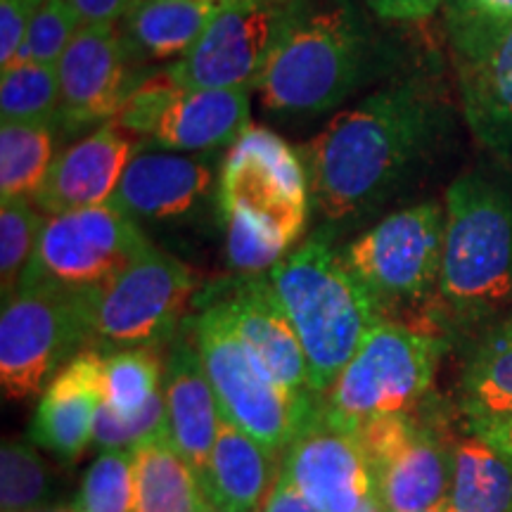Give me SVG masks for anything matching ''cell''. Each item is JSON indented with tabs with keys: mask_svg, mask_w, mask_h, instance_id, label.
Returning <instances> with one entry per match:
<instances>
[{
	"mask_svg": "<svg viewBox=\"0 0 512 512\" xmlns=\"http://www.w3.org/2000/svg\"><path fill=\"white\" fill-rule=\"evenodd\" d=\"M83 24H119L138 0H69Z\"/></svg>",
	"mask_w": 512,
	"mask_h": 512,
	"instance_id": "38",
	"label": "cell"
},
{
	"mask_svg": "<svg viewBox=\"0 0 512 512\" xmlns=\"http://www.w3.org/2000/svg\"><path fill=\"white\" fill-rule=\"evenodd\" d=\"M192 304L197 313L185 320V330L200 351L221 415L273 453H283L316 413L320 396L292 392L275 380L219 304L200 297Z\"/></svg>",
	"mask_w": 512,
	"mask_h": 512,
	"instance_id": "6",
	"label": "cell"
},
{
	"mask_svg": "<svg viewBox=\"0 0 512 512\" xmlns=\"http://www.w3.org/2000/svg\"><path fill=\"white\" fill-rule=\"evenodd\" d=\"M197 294V275L152 245L107 285L91 290L93 342L110 349L169 342Z\"/></svg>",
	"mask_w": 512,
	"mask_h": 512,
	"instance_id": "11",
	"label": "cell"
},
{
	"mask_svg": "<svg viewBox=\"0 0 512 512\" xmlns=\"http://www.w3.org/2000/svg\"><path fill=\"white\" fill-rule=\"evenodd\" d=\"M136 501L133 512H209L200 475L169 434L133 448Z\"/></svg>",
	"mask_w": 512,
	"mask_h": 512,
	"instance_id": "25",
	"label": "cell"
},
{
	"mask_svg": "<svg viewBox=\"0 0 512 512\" xmlns=\"http://www.w3.org/2000/svg\"><path fill=\"white\" fill-rule=\"evenodd\" d=\"M209 512H230V510H219V508H211Z\"/></svg>",
	"mask_w": 512,
	"mask_h": 512,
	"instance_id": "45",
	"label": "cell"
},
{
	"mask_svg": "<svg viewBox=\"0 0 512 512\" xmlns=\"http://www.w3.org/2000/svg\"><path fill=\"white\" fill-rule=\"evenodd\" d=\"M441 354L444 339L382 320L320 394V408L351 432L380 415L413 413L430 392Z\"/></svg>",
	"mask_w": 512,
	"mask_h": 512,
	"instance_id": "7",
	"label": "cell"
},
{
	"mask_svg": "<svg viewBox=\"0 0 512 512\" xmlns=\"http://www.w3.org/2000/svg\"><path fill=\"white\" fill-rule=\"evenodd\" d=\"M162 434H169V408H166L164 387L138 413L121 415L102 401L95 415L93 444L100 451H133Z\"/></svg>",
	"mask_w": 512,
	"mask_h": 512,
	"instance_id": "34",
	"label": "cell"
},
{
	"mask_svg": "<svg viewBox=\"0 0 512 512\" xmlns=\"http://www.w3.org/2000/svg\"><path fill=\"white\" fill-rule=\"evenodd\" d=\"M280 479L320 512H356L377 494L375 475L356 432L318 408L283 451Z\"/></svg>",
	"mask_w": 512,
	"mask_h": 512,
	"instance_id": "16",
	"label": "cell"
},
{
	"mask_svg": "<svg viewBox=\"0 0 512 512\" xmlns=\"http://www.w3.org/2000/svg\"><path fill=\"white\" fill-rule=\"evenodd\" d=\"M446 12L477 19H512V0H446Z\"/></svg>",
	"mask_w": 512,
	"mask_h": 512,
	"instance_id": "39",
	"label": "cell"
},
{
	"mask_svg": "<svg viewBox=\"0 0 512 512\" xmlns=\"http://www.w3.org/2000/svg\"><path fill=\"white\" fill-rule=\"evenodd\" d=\"M261 512H320V510L313 508L302 494H297L285 479L278 477V482H275L273 491L268 494Z\"/></svg>",
	"mask_w": 512,
	"mask_h": 512,
	"instance_id": "40",
	"label": "cell"
},
{
	"mask_svg": "<svg viewBox=\"0 0 512 512\" xmlns=\"http://www.w3.org/2000/svg\"><path fill=\"white\" fill-rule=\"evenodd\" d=\"M48 216L31 200H8L0 207V290L10 299L34 259Z\"/></svg>",
	"mask_w": 512,
	"mask_h": 512,
	"instance_id": "31",
	"label": "cell"
},
{
	"mask_svg": "<svg viewBox=\"0 0 512 512\" xmlns=\"http://www.w3.org/2000/svg\"><path fill=\"white\" fill-rule=\"evenodd\" d=\"M81 27L83 19L69 0H43L12 64H57Z\"/></svg>",
	"mask_w": 512,
	"mask_h": 512,
	"instance_id": "35",
	"label": "cell"
},
{
	"mask_svg": "<svg viewBox=\"0 0 512 512\" xmlns=\"http://www.w3.org/2000/svg\"><path fill=\"white\" fill-rule=\"evenodd\" d=\"M136 147L117 119L64 147L36 192V209L57 216L110 204Z\"/></svg>",
	"mask_w": 512,
	"mask_h": 512,
	"instance_id": "20",
	"label": "cell"
},
{
	"mask_svg": "<svg viewBox=\"0 0 512 512\" xmlns=\"http://www.w3.org/2000/svg\"><path fill=\"white\" fill-rule=\"evenodd\" d=\"M311 185L299 150L264 126H249L221 159L216 207L228 264L268 273L309 226Z\"/></svg>",
	"mask_w": 512,
	"mask_h": 512,
	"instance_id": "2",
	"label": "cell"
},
{
	"mask_svg": "<svg viewBox=\"0 0 512 512\" xmlns=\"http://www.w3.org/2000/svg\"><path fill=\"white\" fill-rule=\"evenodd\" d=\"M439 302L472 325L512 309V188L467 171L446 192Z\"/></svg>",
	"mask_w": 512,
	"mask_h": 512,
	"instance_id": "4",
	"label": "cell"
},
{
	"mask_svg": "<svg viewBox=\"0 0 512 512\" xmlns=\"http://www.w3.org/2000/svg\"><path fill=\"white\" fill-rule=\"evenodd\" d=\"M389 512H420L444 503L453 479V448L413 413L380 415L356 430Z\"/></svg>",
	"mask_w": 512,
	"mask_h": 512,
	"instance_id": "15",
	"label": "cell"
},
{
	"mask_svg": "<svg viewBox=\"0 0 512 512\" xmlns=\"http://www.w3.org/2000/svg\"><path fill=\"white\" fill-rule=\"evenodd\" d=\"M133 501V451H100L81 479L74 508L79 512H133Z\"/></svg>",
	"mask_w": 512,
	"mask_h": 512,
	"instance_id": "32",
	"label": "cell"
},
{
	"mask_svg": "<svg viewBox=\"0 0 512 512\" xmlns=\"http://www.w3.org/2000/svg\"><path fill=\"white\" fill-rule=\"evenodd\" d=\"M313 8L311 0H230L166 79L188 88L256 91L287 34Z\"/></svg>",
	"mask_w": 512,
	"mask_h": 512,
	"instance_id": "10",
	"label": "cell"
},
{
	"mask_svg": "<svg viewBox=\"0 0 512 512\" xmlns=\"http://www.w3.org/2000/svg\"><path fill=\"white\" fill-rule=\"evenodd\" d=\"M451 512H512V458L470 434L453 448Z\"/></svg>",
	"mask_w": 512,
	"mask_h": 512,
	"instance_id": "26",
	"label": "cell"
},
{
	"mask_svg": "<svg viewBox=\"0 0 512 512\" xmlns=\"http://www.w3.org/2000/svg\"><path fill=\"white\" fill-rule=\"evenodd\" d=\"M463 411L470 427L512 415V318L496 325L463 375Z\"/></svg>",
	"mask_w": 512,
	"mask_h": 512,
	"instance_id": "27",
	"label": "cell"
},
{
	"mask_svg": "<svg viewBox=\"0 0 512 512\" xmlns=\"http://www.w3.org/2000/svg\"><path fill=\"white\" fill-rule=\"evenodd\" d=\"M93 342L91 290L22 285L3 299L0 316V387L8 401L43 394L67 361Z\"/></svg>",
	"mask_w": 512,
	"mask_h": 512,
	"instance_id": "8",
	"label": "cell"
},
{
	"mask_svg": "<svg viewBox=\"0 0 512 512\" xmlns=\"http://www.w3.org/2000/svg\"><path fill=\"white\" fill-rule=\"evenodd\" d=\"M465 121L498 162L512 166V19L446 12Z\"/></svg>",
	"mask_w": 512,
	"mask_h": 512,
	"instance_id": "14",
	"label": "cell"
},
{
	"mask_svg": "<svg viewBox=\"0 0 512 512\" xmlns=\"http://www.w3.org/2000/svg\"><path fill=\"white\" fill-rule=\"evenodd\" d=\"M164 396L169 408V437L202 477L223 415L200 351L188 335L174 339L166 356Z\"/></svg>",
	"mask_w": 512,
	"mask_h": 512,
	"instance_id": "22",
	"label": "cell"
},
{
	"mask_svg": "<svg viewBox=\"0 0 512 512\" xmlns=\"http://www.w3.org/2000/svg\"><path fill=\"white\" fill-rule=\"evenodd\" d=\"M420 512H451V508H448L446 501H444V503L434 505V508H427V510H420Z\"/></svg>",
	"mask_w": 512,
	"mask_h": 512,
	"instance_id": "44",
	"label": "cell"
},
{
	"mask_svg": "<svg viewBox=\"0 0 512 512\" xmlns=\"http://www.w3.org/2000/svg\"><path fill=\"white\" fill-rule=\"evenodd\" d=\"M128 64L119 24H83L57 62V128L76 131L117 119L140 86L128 72Z\"/></svg>",
	"mask_w": 512,
	"mask_h": 512,
	"instance_id": "18",
	"label": "cell"
},
{
	"mask_svg": "<svg viewBox=\"0 0 512 512\" xmlns=\"http://www.w3.org/2000/svg\"><path fill=\"white\" fill-rule=\"evenodd\" d=\"M150 247L140 223L114 204L48 216L22 285L98 290Z\"/></svg>",
	"mask_w": 512,
	"mask_h": 512,
	"instance_id": "12",
	"label": "cell"
},
{
	"mask_svg": "<svg viewBox=\"0 0 512 512\" xmlns=\"http://www.w3.org/2000/svg\"><path fill=\"white\" fill-rule=\"evenodd\" d=\"M268 278L297 330L313 392L320 396L387 318L325 233L287 254Z\"/></svg>",
	"mask_w": 512,
	"mask_h": 512,
	"instance_id": "3",
	"label": "cell"
},
{
	"mask_svg": "<svg viewBox=\"0 0 512 512\" xmlns=\"http://www.w3.org/2000/svg\"><path fill=\"white\" fill-rule=\"evenodd\" d=\"M31 512H79L74 508V505H41V508H36V510H31Z\"/></svg>",
	"mask_w": 512,
	"mask_h": 512,
	"instance_id": "43",
	"label": "cell"
},
{
	"mask_svg": "<svg viewBox=\"0 0 512 512\" xmlns=\"http://www.w3.org/2000/svg\"><path fill=\"white\" fill-rule=\"evenodd\" d=\"M230 0H138L119 22L128 62L136 67L183 60Z\"/></svg>",
	"mask_w": 512,
	"mask_h": 512,
	"instance_id": "23",
	"label": "cell"
},
{
	"mask_svg": "<svg viewBox=\"0 0 512 512\" xmlns=\"http://www.w3.org/2000/svg\"><path fill=\"white\" fill-rule=\"evenodd\" d=\"M41 5L43 0H0V69L15 62Z\"/></svg>",
	"mask_w": 512,
	"mask_h": 512,
	"instance_id": "36",
	"label": "cell"
},
{
	"mask_svg": "<svg viewBox=\"0 0 512 512\" xmlns=\"http://www.w3.org/2000/svg\"><path fill=\"white\" fill-rule=\"evenodd\" d=\"M370 10L387 22H425L439 12L444 0H366Z\"/></svg>",
	"mask_w": 512,
	"mask_h": 512,
	"instance_id": "37",
	"label": "cell"
},
{
	"mask_svg": "<svg viewBox=\"0 0 512 512\" xmlns=\"http://www.w3.org/2000/svg\"><path fill=\"white\" fill-rule=\"evenodd\" d=\"M60 110L57 64L22 62L3 69L0 76V119L55 121Z\"/></svg>",
	"mask_w": 512,
	"mask_h": 512,
	"instance_id": "30",
	"label": "cell"
},
{
	"mask_svg": "<svg viewBox=\"0 0 512 512\" xmlns=\"http://www.w3.org/2000/svg\"><path fill=\"white\" fill-rule=\"evenodd\" d=\"M470 430H472V434L486 439L489 444L501 448L503 453H508V456L512 458V415L510 418H503L496 422H486V425H475V427H470Z\"/></svg>",
	"mask_w": 512,
	"mask_h": 512,
	"instance_id": "41",
	"label": "cell"
},
{
	"mask_svg": "<svg viewBox=\"0 0 512 512\" xmlns=\"http://www.w3.org/2000/svg\"><path fill=\"white\" fill-rule=\"evenodd\" d=\"M102 401L105 354L83 349L43 389L29 427V441L62 463H76L93 441L95 415Z\"/></svg>",
	"mask_w": 512,
	"mask_h": 512,
	"instance_id": "21",
	"label": "cell"
},
{
	"mask_svg": "<svg viewBox=\"0 0 512 512\" xmlns=\"http://www.w3.org/2000/svg\"><path fill=\"white\" fill-rule=\"evenodd\" d=\"M221 306L235 332L280 384L299 394L313 392L309 363L290 316L280 304L268 273H238L195 294Z\"/></svg>",
	"mask_w": 512,
	"mask_h": 512,
	"instance_id": "19",
	"label": "cell"
},
{
	"mask_svg": "<svg viewBox=\"0 0 512 512\" xmlns=\"http://www.w3.org/2000/svg\"><path fill=\"white\" fill-rule=\"evenodd\" d=\"M441 131L444 107L418 76L370 93L299 147L313 204L328 221L370 214L418 171Z\"/></svg>",
	"mask_w": 512,
	"mask_h": 512,
	"instance_id": "1",
	"label": "cell"
},
{
	"mask_svg": "<svg viewBox=\"0 0 512 512\" xmlns=\"http://www.w3.org/2000/svg\"><path fill=\"white\" fill-rule=\"evenodd\" d=\"M164 387L159 347L117 349L105 356V403L121 415L138 413Z\"/></svg>",
	"mask_w": 512,
	"mask_h": 512,
	"instance_id": "29",
	"label": "cell"
},
{
	"mask_svg": "<svg viewBox=\"0 0 512 512\" xmlns=\"http://www.w3.org/2000/svg\"><path fill=\"white\" fill-rule=\"evenodd\" d=\"M373 67L370 31L354 8H311L268 62L256 93L278 119L335 112L363 86Z\"/></svg>",
	"mask_w": 512,
	"mask_h": 512,
	"instance_id": "5",
	"label": "cell"
},
{
	"mask_svg": "<svg viewBox=\"0 0 512 512\" xmlns=\"http://www.w3.org/2000/svg\"><path fill=\"white\" fill-rule=\"evenodd\" d=\"M50 494V472L41 453L27 441L0 448V512H31Z\"/></svg>",
	"mask_w": 512,
	"mask_h": 512,
	"instance_id": "33",
	"label": "cell"
},
{
	"mask_svg": "<svg viewBox=\"0 0 512 512\" xmlns=\"http://www.w3.org/2000/svg\"><path fill=\"white\" fill-rule=\"evenodd\" d=\"M356 512H389L387 508H384V503H382V498L377 496V494H373L368 498L366 503L361 505V508H358Z\"/></svg>",
	"mask_w": 512,
	"mask_h": 512,
	"instance_id": "42",
	"label": "cell"
},
{
	"mask_svg": "<svg viewBox=\"0 0 512 512\" xmlns=\"http://www.w3.org/2000/svg\"><path fill=\"white\" fill-rule=\"evenodd\" d=\"M444 238L446 207L427 200L384 216L339 254L387 318L389 309L439 292Z\"/></svg>",
	"mask_w": 512,
	"mask_h": 512,
	"instance_id": "9",
	"label": "cell"
},
{
	"mask_svg": "<svg viewBox=\"0 0 512 512\" xmlns=\"http://www.w3.org/2000/svg\"><path fill=\"white\" fill-rule=\"evenodd\" d=\"M223 155L138 145L110 204L138 223L188 221L216 197Z\"/></svg>",
	"mask_w": 512,
	"mask_h": 512,
	"instance_id": "17",
	"label": "cell"
},
{
	"mask_svg": "<svg viewBox=\"0 0 512 512\" xmlns=\"http://www.w3.org/2000/svg\"><path fill=\"white\" fill-rule=\"evenodd\" d=\"M124 131L176 152H226L252 126L249 91L140 83L117 117Z\"/></svg>",
	"mask_w": 512,
	"mask_h": 512,
	"instance_id": "13",
	"label": "cell"
},
{
	"mask_svg": "<svg viewBox=\"0 0 512 512\" xmlns=\"http://www.w3.org/2000/svg\"><path fill=\"white\" fill-rule=\"evenodd\" d=\"M271 448L249 437L238 425L221 418L200 482L211 508L230 512H261L280 477Z\"/></svg>",
	"mask_w": 512,
	"mask_h": 512,
	"instance_id": "24",
	"label": "cell"
},
{
	"mask_svg": "<svg viewBox=\"0 0 512 512\" xmlns=\"http://www.w3.org/2000/svg\"><path fill=\"white\" fill-rule=\"evenodd\" d=\"M55 136V121L0 124V200L34 202L57 157Z\"/></svg>",
	"mask_w": 512,
	"mask_h": 512,
	"instance_id": "28",
	"label": "cell"
}]
</instances>
